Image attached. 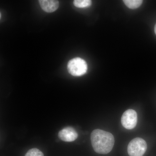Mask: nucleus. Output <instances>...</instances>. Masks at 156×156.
<instances>
[{
	"label": "nucleus",
	"mask_w": 156,
	"mask_h": 156,
	"mask_svg": "<svg viewBox=\"0 0 156 156\" xmlns=\"http://www.w3.org/2000/svg\"><path fill=\"white\" fill-rule=\"evenodd\" d=\"M91 140L95 152L102 154L110 152L115 143L114 137L111 133L98 129L92 131Z\"/></svg>",
	"instance_id": "nucleus-1"
},
{
	"label": "nucleus",
	"mask_w": 156,
	"mask_h": 156,
	"mask_svg": "<svg viewBox=\"0 0 156 156\" xmlns=\"http://www.w3.org/2000/svg\"><path fill=\"white\" fill-rule=\"evenodd\" d=\"M88 66L86 61L80 57L73 58L67 64L68 72L74 76H80L87 73Z\"/></svg>",
	"instance_id": "nucleus-2"
},
{
	"label": "nucleus",
	"mask_w": 156,
	"mask_h": 156,
	"mask_svg": "<svg viewBox=\"0 0 156 156\" xmlns=\"http://www.w3.org/2000/svg\"><path fill=\"white\" fill-rule=\"evenodd\" d=\"M147 149V144L142 138L136 137L129 142L128 153L130 156H143Z\"/></svg>",
	"instance_id": "nucleus-3"
},
{
	"label": "nucleus",
	"mask_w": 156,
	"mask_h": 156,
	"mask_svg": "<svg viewBox=\"0 0 156 156\" xmlns=\"http://www.w3.org/2000/svg\"><path fill=\"white\" fill-rule=\"evenodd\" d=\"M137 122V114L133 109L126 110L122 115L121 122L123 127L129 130L133 129L136 126Z\"/></svg>",
	"instance_id": "nucleus-4"
},
{
	"label": "nucleus",
	"mask_w": 156,
	"mask_h": 156,
	"mask_svg": "<svg viewBox=\"0 0 156 156\" xmlns=\"http://www.w3.org/2000/svg\"><path fill=\"white\" fill-rule=\"evenodd\" d=\"M58 137L65 142H73L77 138L78 134L75 129L72 127H66L59 131Z\"/></svg>",
	"instance_id": "nucleus-5"
},
{
	"label": "nucleus",
	"mask_w": 156,
	"mask_h": 156,
	"mask_svg": "<svg viewBox=\"0 0 156 156\" xmlns=\"http://www.w3.org/2000/svg\"><path fill=\"white\" fill-rule=\"evenodd\" d=\"M39 3L42 10L48 13L54 12L59 7V2L55 0H40Z\"/></svg>",
	"instance_id": "nucleus-6"
},
{
	"label": "nucleus",
	"mask_w": 156,
	"mask_h": 156,
	"mask_svg": "<svg viewBox=\"0 0 156 156\" xmlns=\"http://www.w3.org/2000/svg\"><path fill=\"white\" fill-rule=\"evenodd\" d=\"M123 2L129 9H137L142 4L141 0H124Z\"/></svg>",
	"instance_id": "nucleus-7"
},
{
	"label": "nucleus",
	"mask_w": 156,
	"mask_h": 156,
	"mask_svg": "<svg viewBox=\"0 0 156 156\" xmlns=\"http://www.w3.org/2000/svg\"><path fill=\"white\" fill-rule=\"evenodd\" d=\"M92 2L90 0H75L73 4L77 8H85L91 6Z\"/></svg>",
	"instance_id": "nucleus-8"
},
{
	"label": "nucleus",
	"mask_w": 156,
	"mask_h": 156,
	"mask_svg": "<svg viewBox=\"0 0 156 156\" xmlns=\"http://www.w3.org/2000/svg\"><path fill=\"white\" fill-rule=\"evenodd\" d=\"M25 156H44V155L40 150L37 148H32L27 151Z\"/></svg>",
	"instance_id": "nucleus-9"
},
{
	"label": "nucleus",
	"mask_w": 156,
	"mask_h": 156,
	"mask_svg": "<svg viewBox=\"0 0 156 156\" xmlns=\"http://www.w3.org/2000/svg\"><path fill=\"white\" fill-rule=\"evenodd\" d=\"M154 32L155 34L156 35V23L154 26Z\"/></svg>",
	"instance_id": "nucleus-10"
}]
</instances>
